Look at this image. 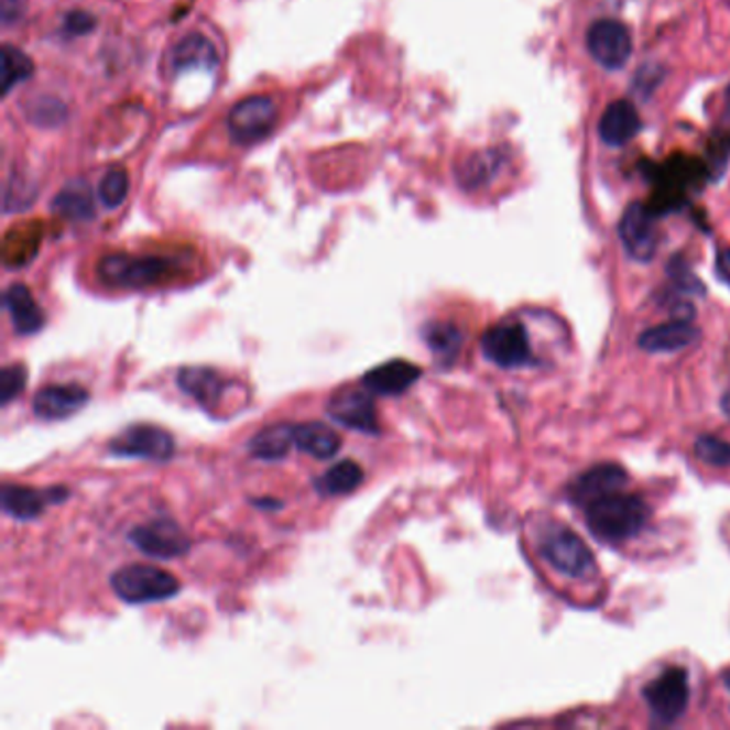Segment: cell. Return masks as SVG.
<instances>
[{"label":"cell","instance_id":"6da1fadb","mask_svg":"<svg viewBox=\"0 0 730 730\" xmlns=\"http://www.w3.org/2000/svg\"><path fill=\"white\" fill-rule=\"evenodd\" d=\"M587 530L602 544H619L639 536L647 521L650 508L647 503L628 493H613L602 500L582 508Z\"/></svg>","mask_w":730,"mask_h":730},{"label":"cell","instance_id":"7a4b0ae2","mask_svg":"<svg viewBox=\"0 0 730 730\" xmlns=\"http://www.w3.org/2000/svg\"><path fill=\"white\" fill-rule=\"evenodd\" d=\"M99 279L118 290H146L170 281L176 274L172 258L110 253L97 264Z\"/></svg>","mask_w":730,"mask_h":730},{"label":"cell","instance_id":"3957f363","mask_svg":"<svg viewBox=\"0 0 730 730\" xmlns=\"http://www.w3.org/2000/svg\"><path fill=\"white\" fill-rule=\"evenodd\" d=\"M110 585L116 596L127 604L163 602L181 591V580L167 570L149 564H131L116 570Z\"/></svg>","mask_w":730,"mask_h":730},{"label":"cell","instance_id":"277c9868","mask_svg":"<svg viewBox=\"0 0 730 730\" xmlns=\"http://www.w3.org/2000/svg\"><path fill=\"white\" fill-rule=\"evenodd\" d=\"M643 698L660 724L677 722L690 705V677L682 666H671L654 677L645 688Z\"/></svg>","mask_w":730,"mask_h":730},{"label":"cell","instance_id":"5b68a950","mask_svg":"<svg viewBox=\"0 0 730 730\" xmlns=\"http://www.w3.org/2000/svg\"><path fill=\"white\" fill-rule=\"evenodd\" d=\"M110 455L118 459H142V461H170L176 453L172 433L154 424H131L120 431L108 446Z\"/></svg>","mask_w":730,"mask_h":730},{"label":"cell","instance_id":"8992f818","mask_svg":"<svg viewBox=\"0 0 730 730\" xmlns=\"http://www.w3.org/2000/svg\"><path fill=\"white\" fill-rule=\"evenodd\" d=\"M544 562L566 577L585 578L596 573V557L589 546L566 527H555L540 542Z\"/></svg>","mask_w":730,"mask_h":730},{"label":"cell","instance_id":"52a82bcc","mask_svg":"<svg viewBox=\"0 0 730 730\" xmlns=\"http://www.w3.org/2000/svg\"><path fill=\"white\" fill-rule=\"evenodd\" d=\"M373 396L375 394L369 392L364 385L339 388L326 401V414L333 423L341 424L349 431H358L364 435H380L382 426Z\"/></svg>","mask_w":730,"mask_h":730},{"label":"cell","instance_id":"ba28073f","mask_svg":"<svg viewBox=\"0 0 730 730\" xmlns=\"http://www.w3.org/2000/svg\"><path fill=\"white\" fill-rule=\"evenodd\" d=\"M482 353L500 369H521L534 362L530 335L519 322H501L482 335Z\"/></svg>","mask_w":730,"mask_h":730},{"label":"cell","instance_id":"9c48e42d","mask_svg":"<svg viewBox=\"0 0 730 730\" xmlns=\"http://www.w3.org/2000/svg\"><path fill=\"white\" fill-rule=\"evenodd\" d=\"M127 540L146 557L153 559H176L192 551V538L185 530L167 516L154 519L144 525H135Z\"/></svg>","mask_w":730,"mask_h":730},{"label":"cell","instance_id":"30bf717a","mask_svg":"<svg viewBox=\"0 0 730 730\" xmlns=\"http://www.w3.org/2000/svg\"><path fill=\"white\" fill-rule=\"evenodd\" d=\"M276 103L269 95H251L238 101L228 116L231 140L238 144H255L269 138L276 124Z\"/></svg>","mask_w":730,"mask_h":730},{"label":"cell","instance_id":"8fae6325","mask_svg":"<svg viewBox=\"0 0 730 730\" xmlns=\"http://www.w3.org/2000/svg\"><path fill=\"white\" fill-rule=\"evenodd\" d=\"M619 238L632 260L652 262L660 242L654 213L639 201L630 204L619 221Z\"/></svg>","mask_w":730,"mask_h":730},{"label":"cell","instance_id":"7c38bea8","mask_svg":"<svg viewBox=\"0 0 730 730\" xmlns=\"http://www.w3.org/2000/svg\"><path fill=\"white\" fill-rule=\"evenodd\" d=\"M587 50L604 69H621L632 54L630 31L617 20H598L587 31Z\"/></svg>","mask_w":730,"mask_h":730},{"label":"cell","instance_id":"4fadbf2b","mask_svg":"<svg viewBox=\"0 0 730 730\" xmlns=\"http://www.w3.org/2000/svg\"><path fill=\"white\" fill-rule=\"evenodd\" d=\"M72 491L67 487H50L33 489L22 484H4L0 491L2 512L15 521H37L39 516L50 508L69 500Z\"/></svg>","mask_w":730,"mask_h":730},{"label":"cell","instance_id":"5bb4252c","mask_svg":"<svg viewBox=\"0 0 730 730\" xmlns=\"http://www.w3.org/2000/svg\"><path fill=\"white\" fill-rule=\"evenodd\" d=\"M90 401V392L84 385L77 384H52L43 385L33 399V414L47 421H67L76 416L79 410H84Z\"/></svg>","mask_w":730,"mask_h":730},{"label":"cell","instance_id":"9a60e30c","mask_svg":"<svg viewBox=\"0 0 730 730\" xmlns=\"http://www.w3.org/2000/svg\"><path fill=\"white\" fill-rule=\"evenodd\" d=\"M628 484V471L617 462H600L587 471H582L570 484V500L580 508H587L593 501L602 500L623 491Z\"/></svg>","mask_w":730,"mask_h":730},{"label":"cell","instance_id":"2e32d148","mask_svg":"<svg viewBox=\"0 0 730 730\" xmlns=\"http://www.w3.org/2000/svg\"><path fill=\"white\" fill-rule=\"evenodd\" d=\"M423 378V369L410 360H388L373 367L360 380L369 392L378 396H401Z\"/></svg>","mask_w":730,"mask_h":730},{"label":"cell","instance_id":"e0dca14e","mask_svg":"<svg viewBox=\"0 0 730 730\" xmlns=\"http://www.w3.org/2000/svg\"><path fill=\"white\" fill-rule=\"evenodd\" d=\"M178 388L199 403L204 410L213 412L221 405L228 380L210 367H183L176 375Z\"/></svg>","mask_w":730,"mask_h":730},{"label":"cell","instance_id":"ac0fdd59","mask_svg":"<svg viewBox=\"0 0 730 730\" xmlns=\"http://www.w3.org/2000/svg\"><path fill=\"white\" fill-rule=\"evenodd\" d=\"M2 303L11 315L13 330L20 337L37 335L39 330L45 326V313H43V308L39 307L35 296L31 294V290L26 285L13 283L11 287H7Z\"/></svg>","mask_w":730,"mask_h":730},{"label":"cell","instance_id":"d6986e66","mask_svg":"<svg viewBox=\"0 0 730 730\" xmlns=\"http://www.w3.org/2000/svg\"><path fill=\"white\" fill-rule=\"evenodd\" d=\"M598 131H600V138H602L604 144H609V146H625L641 131V116H639V110L630 101H625V99L613 101L604 110L602 118H600Z\"/></svg>","mask_w":730,"mask_h":730},{"label":"cell","instance_id":"ffe728a7","mask_svg":"<svg viewBox=\"0 0 730 730\" xmlns=\"http://www.w3.org/2000/svg\"><path fill=\"white\" fill-rule=\"evenodd\" d=\"M698 339V330L688 319H675L645 330L639 337V347L652 353H668L693 346Z\"/></svg>","mask_w":730,"mask_h":730},{"label":"cell","instance_id":"44dd1931","mask_svg":"<svg viewBox=\"0 0 730 730\" xmlns=\"http://www.w3.org/2000/svg\"><path fill=\"white\" fill-rule=\"evenodd\" d=\"M253 459L283 461L294 446V424L276 423L260 428L247 444Z\"/></svg>","mask_w":730,"mask_h":730},{"label":"cell","instance_id":"7402d4cb","mask_svg":"<svg viewBox=\"0 0 730 730\" xmlns=\"http://www.w3.org/2000/svg\"><path fill=\"white\" fill-rule=\"evenodd\" d=\"M294 446L315 461H326L341 450V437L328 424H294Z\"/></svg>","mask_w":730,"mask_h":730},{"label":"cell","instance_id":"603a6c76","mask_svg":"<svg viewBox=\"0 0 730 730\" xmlns=\"http://www.w3.org/2000/svg\"><path fill=\"white\" fill-rule=\"evenodd\" d=\"M362 482H364L362 467L351 459H346L326 469L319 478H315L313 487L322 498H339L353 493Z\"/></svg>","mask_w":730,"mask_h":730},{"label":"cell","instance_id":"cb8c5ba5","mask_svg":"<svg viewBox=\"0 0 730 730\" xmlns=\"http://www.w3.org/2000/svg\"><path fill=\"white\" fill-rule=\"evenodd\" d=\"M219 56L215 45L201 35H192L178 41L172 50V69L174 72H189V69H213L217 67Z\"/></svg>","mask_w":730,"mask_h":730},{"label":"cell","instance_id":"d4e9b609","mask_svg":"<svg viewBox=\"0 0 730 730\" xmlns=\"http://www.w3.org/2000/svg\"><path fill=\"white\" fill-rule=\"evenodd\" d=\"M52 208L69 221H88L95 217V199L88 183L81 178L65 185L52 201Z\"/></svg>","mask_w":730,"mask_h":730},{"label":"cell","instance_id":"484cf974","mask_svg":"<svg viewBox=\"0 0 730 730\" xmlns=\"http://www.w3.org/2000/svg\"><path fill=\"white\" fill-rule=\"evenodd\" d=\"M424 344L442 367H450L462 346V333L450 322H431L423 330Z\"/></svg>","mask_w":730,"mask_h":730},{"label":"cell","instance_id":"4316f807","mask_svg":"<svg viewBox=\"0 0 730 730\" xmlns=\"http://www.w3.org/2000/svg\"><path fill=\"white\" fill-rule=\"evenodd\" d=\"M501 156L498 151H484V153L471 154L467 161H462L459 167V183L465 189L473 192L493 181V176L500 172Z\"/></svg>","mask_w":730,"mask_h":730},{"label":"cell","instance_id":"83f0119b","mask_svg":"<svg viewBox=\"0 0 730 730\" xmlns=\"http://www.w3.org/2000/svg\"><path fill=\"white\" fill-rule=\"evenodd\" d=\"M33 74L35 65L22 50L13 45L2 47V95H9L13 86L26 81Z\"/></svg>","mask_w":730,"mask_h":730},{"label":"cell","instance_id":"f1b7e54d","mask_svg":"<svg viewBox=\"0 0 730 730\" xmlns=\"http://www.w3.org/2000/svg\"><path fill=\"white\" fill-rule=\"evenodd\" d=\"M129 189H131V181H129V174L124 170H110L101 183H99V199L106 208L115 210L118 206L124 204L127 195H129Z\"/></svg>","mask_w":730,"mask_h":730},{"label":"cell","instance_id":"f546056e","mask_svg":"<svg viewBox=\"0 0 730 730\" xmlns=\"http://www.w3.org/2000/svg\"><path fill=\"white\" fill-rule=\"evenodd\" d=\"M694 453L711 467H730V444L716 435H700L694 444Z\"/></svg>","mask_w":730,"mask_h":730},{"label":"cell","instance_id":"4dcf8cb0","mask_svg":"<svg viewBox=\"0 0 730 730\" xmlns=\"http://www.w3.org/2000/svg\"><path fill=\"white\" fill-rule=\"evenodd\" d=\"M29 382V371L24 364H7L0 371V405H9L13 399H18Z\"/></svg>","mask_w":730,"mask_h":730},{"label":"cell","instance_id":"1f68e13d","mask_svg":"<svg viewBox=\"0 0 730 730\" xmlns=\"http://www.w3.org/2000/svg\"><path fill=\"white\" fill-rule=\"evenodd\" d=\"M67 116V110L61 101L56 99H37L29 106V118L33 120V124H39V127H52V124H61Z\"/></svg>","mask_w":730,"mask_h":730},{"label":"cell","instance_id":"d6a6232c","mask_svg":"<svg viewBox=\"0 0 730 730\" xmlns=\"http://www.w3.org/2000/svg\"><path fill=\"white\" fill-rule=\"evenodd\" d=\"M668 274L673 276L675 285H677L679 290L688 292V294H702V292H705L702 283H700V281L696 279V274H693L690 269L684 264V260H682V258H675V260L671 262V266H668Z\"/></svg>","mask_w":730,"mask_h":730},{"label":"cell","instance_id":"836d02e7","mask_svg":"<svg viewBox=\"0 0 730 730\" xmlns=\"http://www.w3.org/2000/svg\"><path fill=\"white\" fill-rule=\"evenodd\" d=\"M65 33L72 35V37H79V35H86L95 29V18L86 11H72L67 18H65Z\"/></svg>","mask_w":730,"mask_h":730},{"label":"cell","instance_id":"e575fe53","mask_svg":"<svg viewBox=\"0 0 730 730\" xmlns=\"http://www.w3.org/2000/svg\"><path fill=\"white\" fill-rule=\"evenodd\" d=\"M26 0H0V20L4 26H11L22 20Z\"/></svg>","mask_w":730,"mask_h":730},{"label":"cell","instance_id":"d590c367","mask_svg":"<svg viewBox=\"0 0 730 730\" xmlns=\"http://www.w3.org/2000/svg\"><path fill=\"white\" fill-rule=\"evenodd\" d=\"M716 270H718V276H720L727 285H730V249L720 251L718 262H716Z\"/></svg>","mask_w":730,"mask_h":730},{"label":"cell","instance_id":"8d00e7d4","mask_svg":"<svg viewBox=\"0 0 730 730\" xmlns=\"http://www.w3.org/2000/svg\"><path fill=\"white\" fill-rule=\"evenodd\" d=\"M249 503L255 505L258 510H266V512H274V510L283 508V501L274 500V498H253V500H249Z\"/></svg>","mask_w":730,"mask_h":730},{"label":"cell","instance_id":"74e56055","mask_svg":"<svg viewBox=\"0 0 730 730\" xmlns=\"http://www.w3.org/2000/svg\"><path fill=\"white\" fill-rule=\"evenodd\" d=\"M720 405H722V412H724V416L730 418V388L727 390V392H724V396H722Z\"/></svg>","mask_w":730,"mask_h":730},{"label":"cell","instance_id":"f35d334b","mask_svg":"<svg viewBox=\"0 0 730 730\" xmlns=\"http://www.w3.org/2000/svg\"><path fill=\"white\" fill-rule=\"evenodd\" d=\"M722 682H724V686H727V690L730 693V671H727V673L722 675Z\"/></svg>","mask_w":730,"mask_h":730}]
</instances>
